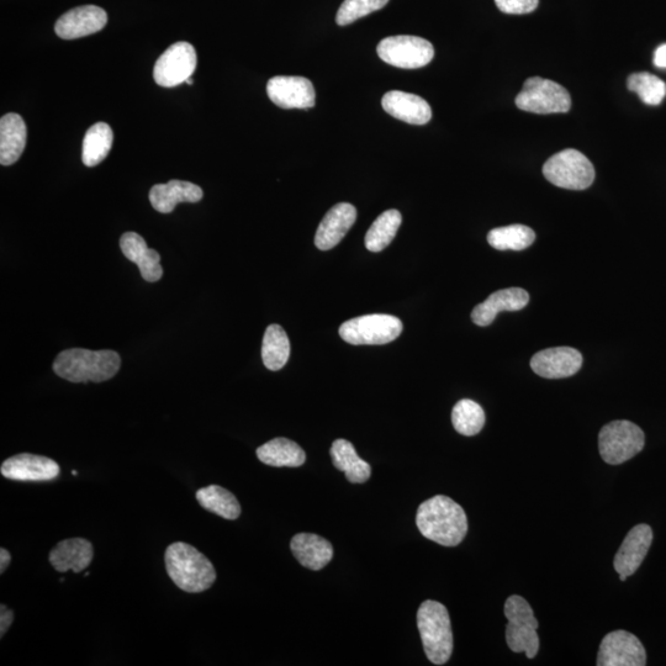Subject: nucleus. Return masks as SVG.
<instances>
[{
    "label": "nucleus",
    "mask_w": 666,
    "mask_h": 666,
    "mask_svg": "<svg viewBox=\"0 0 666 666\" xmlns=\"http://www.w3.org/2000/svg\"><path fill=\"white\" fill-rule=\"evenodd\" d=\"M416 525L421 535L444 547H456L468 533V518L463 507L448 496L437 495L422 502Z\"/></svg>",
    "instance_id": "f257e3e1"
},
{
    "label": "nucleus",
    "mask_w": 666,
    "mask_h": 666,
    "mask_svg": "<svg viewBox=\"0 0 666 666\" xmlns=\"http://www.w3.org/2000/svg\"><path fill=\"white\" fill-rule=\"evenodd\" d=\"M165 562L169 578L189 594L209 590L215 583L213 563L188 543H172L166 549Z\"/></svg>",
    "instance_id": "f03ea898"
},
{
    "label": "nucleus",
    "mask_w": 666,
    "mask_h": 666,
    "mask_svg": "<svg viewBox=\"0 0 666 666\" xmlns=\"http://www.w3.org/2000/svg\"><path fill=\"white\" fill-rule=\"evenodd\" d=\"M121 358L114 351H89L72 348L58 354L54 370L58 377L71 383H102L119 372Z\"/></svg>",
    "instance_id": "7ed1b4c3"
},
{
    "label": "nucleus",
    "mask_w": 666,
    "mask_h": 666,
    "mask_svg": "<svg viewBox=\"0 0 666 666\" xmlns=\"http://www.w3.org/2000/svg\"><path fill=\"white\" fill-rule=\"evenodd\" d=\"M417 627L428 660L436 665L446 664L453 653V632L447 607L441 602L425 601L417 612Z\"/></svg>",
    "instance_id": "20e7f679"
},
{
    "label": "nucleus",
    "mask_w": 666,
    "mask_h": 666,
    "mask_svg": "<svg viewBox=\"0 0 666 666\" xmlns=\"http://www.w3.org/2000/svg\"><path fill=\"white\" fill-rule=\"evenodd\" d=\"M505 616L509 620L506 627L507 646L512 652L535 658L539 650V623L530 604L521 596H511L505 604Z\"/></svg>",
    "instance_id": "39448f33"
},
{
    "label": "nucleus",
    "mask_w": 666,
    "mask_h": 666,
    "mask_svg": "<svg viewBox=\"0 0 666 666\" xmlns=\"http://www.w3.org/2000/svg\"><path fill=\"white\" fill-rule=\"evenodd\" d=\"M543 174L555 187L570 190L588 189L595 181V168L589 158L573 148L549 158Z\"/></svg>",
    "instance_id": "423d86ee"
},
{
    "label": "nucleus",
    "mask_w": 666,
    "mask_h": 666,
    "mask_svg": "<svg viewBox=\"0 0 666 666\" xmlns=\"http://www.w3.org/2000/svg\"><path fill=\"white\" fill-rule=\"evenodd\" d=\"M646 443L644 432L633 422L613 421L601 428L599 451L607 464L618 465L641 453Z\"/></svg>",
    "instance_id": "0eeeda50"
},
{
    "label": "nucleus",
    "mask_w": 666,
    "mask_h": 666,
    "mask_svg": "<svg viewBox=\"0 0 666 666\" xmlns=\"http://www.w3.org/2000/svg\"><path fill=\"white\" fill-rule=\"evenodd\" d=\"M403 332V322L398 317L384 314L366 315L348 320L340 327L343 341L353 346L387 345Z\"/></svg>",
    "instance_id": "6e6552de"
},
{
    "label": "nucleus",
    "mask_w": 666,
    "mask_h": 666,
    "mask_svg": "<svg viewBox=\"0 0 666 666\" xmlns=\"http://www.w3.org/2000/svg\"><path fill=\"white\" fill-rule=\"evenodd\" d=\"M518 109L533 114L568 113L572 108V98L564 87L549 79L532 77L527 79L522 91L516 97Z\"/></svg>",
    "instance_id": "1a4fd4ad"
},
{
    "label": "nucleus",
    "mask_w": 666,
    "mask_h": 666,
    "mask_svg": "<svg viewBox=\"0 0 666 666\" xmlns=\"http://www.w3.org/2000/svg\"><path fill=\"white\" fill-rule=\"evenodd\" d=\"M378 55L388 65L416 70L425 67L435 57L430 41L419 36L399 35L387 37L378 45Z\"/></svg>",
    "instance_id": "9d476101"
},
{
    "label": "nucleus",
    "mask_w": 666,
    "mask_h": 666,
    "mask_svg": "<svg viewBox=\"0 0 666 666\" xmlns=\"http://www.w3.org/2000/svg\"><path fill=\"white\" fill-rule=\"evenodd\" d=\"M198 57L189 42H176L158 58L153 78L158 86L173 88L185 83L197 68Z\"/></svg>",
    "instance_id": "9b49d317"
},
{
    "label": "nucleus",
    "mask_w": 666,
    "mask_h": 666,
    "mask_svg": "<svg viewBox=\"0 0 666 666\" xmlns=\"http://www.w3.org/2000/svg\"><path fill=\"white\" fill-rule=\"evenodd\" d=\"M647 653L634 634L615 631L602 639L597 665L599 666H644Z\"/></svg>",
    "instance_id": "f8f14e48"
},
{
    "label": "nucleus",
    "mask_w": 666,
    "mask_h": 666,
    "mask_svg": "<svg viewBox=\"0 0 666 666\" xmlns=\"http://www.w3.org/2000/svg\"><path fill=\"white\" fill-rule=\"evenodd\" d=\"M267 93L279 108L310 109L315 105V89L308 78L274 77L267 84Z\"/></svg>",
    "instance_id": "ddd939ff"
},
{
    "label": "nucleus",
    "mask_w": 666,
    "mask_h": 666,
    "mask_svg": "<svg viewBox=\"0 0 666 666\" xmlns=\"http://www.w3.org/2000/svg\"><path fill=\"white\" fill-rule=\"evenodd\" d=\"M583 366V356L572 347L548 348L535 354L531 368L539 377L563 379L572 377Z\"/></svg>",
    "instance_id": "4468645a"
},
{
    "label": "nucleus",
    "mask_w": 666,
    "mask_h": 666,
    "mask_svg": "<svg viewBox=\"0 0 666 666\" xmlns=\"http://www.w3.org/2000/svg\"><path fill=\"white\" fill-rule=\"evenodd\" d=\"M107 23L108 15L104 9L95 5H83L63 14L57 20L55 31L63 40H74L99 33Z\"/></svg>",
    "instance_id": "2eb2a0df"
},
{
    "label": "nucleus",
    "mask_w": 666,
    "mask_h": 666,
    "mask_svg": "<svg viewBox=\"0 0 666 666\" xmlns=\"http://www.w3.org/2000/svg\"><path fill=\"white\" fill-rule=\"evenodd\" d=\"M4 478L15 481H51L61 473L60 465L51 458L21 453L2 464Z\"/></svg>",
    "instance_id": "dca6fc26"
},
{
    "label": "nucleus",
    "mask_w": 666,
    "mask_h": 666,
    "mask_svg": "<svg viewBox=\"0 0 666 666\" xmlns=\"http://www.w3.org/2000/svg\"><path fill=\"white\" fill-rule=\"evenodd\" d=\"M652 542L653 531L648 525H638L628 532L621 548L618 549L615 560H613V567L620 574L622 581L636 573L638 568L641 567Z\"/></svg>",
    "instance_id": "f3484780"
},
{
    "label": "nucleus",
    "mask_w": 666,
    "mask_h": 666,
    "mask_svg": "<svg viewBox=\"0 0 666 666\" xmlns=\"http://www.w3.org/2000/svg\"><path fill=\"white\" fill-rule=\"evenodd\" d=\"M357 220V210L352 204L340 203L326 214L315 236V245L321 251H329L343 240Z\"/></svg>",
    "instance_id": "a211bd4d"
},
{
    "label": "nucleus",
    "mask_w": 666,
    "mask_h": 666,
    "mask_svg": "<svg viewBox=\"0 0 666 666\" xmlns=\"http://www.w3.org/2000/svg\"><path fill=\"white\" fill-rule=\"evenodd\" d=\"M530 295L525 289H502L489 296L473 310L472 320L475 325L485 327L493 324L501 311H520L526 308Z\"/></svg>",
    "instance_id": "6ab92c4d"
},
{
    "label": "nucleus",
    "mask_w": 666,
    "mask_h": 666,
    "mask_svg": "<svg viewBox=\"0 0 666 666\" xmlns=\"http://www.w3.org/2000/svg\"><path fill=\"white\" fill-rule=\"evenodd\" d=\"M120 248L124 256L139 267L141 276L146 282L155 283L162 278L160 253L148 248L144 237L136 232H126L121 236Z\"/></svg>",
    "instance_id": "aec40b11"
},
{
    "label": "nucleus",
    "mask_w": 666,
    "mask_h": 666,
    "mask_svg": "<svg viewBox=\"0 0 666 666\" xmlns=\"http://www.w3.org/2000/svg\"><path fill=\"white\" fill-rule=\"evenodd\" d=\"M94 558L93 544L84 538L65 539L50 553V563L58 573H82Z\"/></svg>",
    "instance_id": "412c9836"
},
{
    "label": "nucleus",
    "mask_w": 666,
    "mask_h": 666,
    "mask_svg": "<svg viewBox=\"0 0 666 666\" xmlns=\"http://www.w3.org/2000/svg\"><path fill=\"white\" fill-rule=\"evenodd\" d=\"M382 104L389 115L407 124L425 125L432 118L430 104L419 95L393 91L384 95Z\"/></svg>",
    "instance_id": "4be33fe9"
},
{
    "label": "nucleus",
    "mask_w": 666,
    "mask_h": 666,
    "mask_svg": "<svg viewBox=\"0 0 666 666\" xmlns=\"http://www.w3.org/2000/svg\"><path fill=\"white\" fill-rule=\"evenodd\" d=\"M204 197L203 189L185 181L156 184L150 192V202L158 213L169 214L179 203H198Z\"/></svg>",
    "instance_id": "5701e85b"
},
{
    "label": "nucleus",
    "mask_w": 666,
    "mask_h": 666,
    "mask_svg": "<svg viewBox=\"0 0 666 666\" xmlns=\"http://www.w3.org/2000/svg\"><path fill=\"white\" fill-rule=\"evenodd\" d=\"M290 548L303 567L315 572L324 569L333 558L332 544L314 533H298L290 542Z\"/></svg>",
    "instance_id": "b1692460"
},
{
    "label": "nucleus",
    "mask_w": 666,
    "mask_h": 666,
    "mask_svg": "<svg viewBox=\"0 0 666 666\" xmlns=\"http://www.w3.org/2000/svg\"><path fill=\"white\" fill-rule=\"evenodd\" d=\"M25 146V121L19 114H5L0 120V163L13 165L23 155Z\"/></svg>",
    "instance_id": "393cba45"
},
{
    "label": "nucleus",
    "mask_w": 666,
    "mask_h": 666,
    "mask_svg": "<svg viewBox=\"0 0 666 666\" xmlns=\"http://www.w3.org/2000/svg\"><path fill=\"white\" fill-rule=\"evenodd\" d=\"M257 457L263 464L276 468H298L306 461V454L298 443L288 438H274L257 449Z\"/></svg>",
    "instance_id": "a878e982"
},
{
    "label": "nucleus",
    "mask_w": 666,
    "mask_h": 666,
    "mask_svg": "<svg viewBox=\"0 0 666 666\" xmlns=\"http://www.w3.org/2000/svg\"><path fill=\"white\" fill-rule=\"evenodd\" d=\"M331 458L333 465L346 474L348 481L353 484H363L372 475V468L367 462L358 457L356 448L346 440H336L332 443Z\"/></svg>",
    "instance_id": "bb28decb"
},
{
    "label": "nucleus",
    "mask_w": 666,
    "mask_h": 666,
    "mask_svg": "<svg viewBox=\"0 0 666 666\" xmlns=\"http://www.w3.org/2000/svg\"><path fill=\"white\" fill-rule=\"evenodd\" d=\"M197 498L203 509L213 512L225 520H237L241 515V506L231 491L219 485H210L197 491Z\"/></svg>",
    "instance_id": "cd10ccee"
},
{
    "label": "nucleus",
    "mask_w": 666,
    "mask_h": 666,
    "mask_svg": "<svg viewBox=\"0 0 666 666\" xmlns=\"http://www.w3.org/2000/svg\"><path fill=\"white\" fill-rule=\"evenodd\" d=\"M114 134L107 123H97L87 131L83 140L82 160L87 167L98 166L113 147Z\"/></svg>",
    "instance_id": "c85d7f7f"
},
{
    "label": "nucleus",
    "mask_w": 666,
    "mask_h": 666,
    "mask_svg": "<svg viewBox=\"0 0 666 666\" xmlns=\"http://www.w3.org/2000/svg\"><path fill=\"white\" fill-rule=\"evenodd\" d=\"M290 357V342L282 326L267 327L263 337L262 358L266 368L277 372L285 367Z\"/></svg>",
    "instance_id": "c756f323"
},
{
    "label": "nucleus",
    "mask_w": 666,
    "mask_h": 666,
    "mask_svg": "<svg viewBox=\"0 0 666 666\" xmlns=\"http://www.w3.org/2000/svg\"><path fill=\"white\" fill-rule=\"evenodd\" d=\"M403 216L398 210H388L373 222L366 235V247L370 252L378 253L387 248L395 239L396 232L400 229Z\"/></svg>",
    "instance_id": "7c9ffc66"
},
{
    "label": "nucleus",
    "mask_w": 666,
    "mask_h": 666,
    "mask_svg": "<svg viewBox=\"0 0 666 666\" xmlns=\"http://www.w3.org/2000/svg\"><path fill=\"white\" fill-rule=\"evenodd\" d=\"M535 231L525 225L499 227L489 232L488 242L499 251H523L533 245Z\"/></svg>",
    "instance_id": "2f4dec72"
},
{
    "label": "nucleus",
    "mask_w": 666,
    "mask_h": 666,
    "mask_svg": "<svg viewBox=\"0 0 666 666\" xmlns=\"http://www.w3.org/2000/svg\"><path fill=\"white\" fill-rule=\"evenodd\" d=\"M454 428L463 436H475L483 430L485 425V412L483 407L473 400L458 401L452 411Z\"/></svg>",
    "instance_id": "473e14b6"
},
{
    "label": "nucleus",
    "mask_w": 666,
    "mask_h": 666,
    "mask_svg": "<svg viewBox=\"0 0 666 666\" xmlns=\"http://www.w3.org/2000/svg\"><path fill=\"white\" fill-rule=\"evenodd\" d=\"M627 87L629 91L637 93L647 105H659L666 95V84L662 79L647 72L631 74Z\"/></svg>",
    "instance_id": "72a5a7b5"
},
{
    "label": "nucleus",
    "mask_w": 666,
    "mask_h": 666,
    "mask_svg": "<svg viewBox=\"0 0 666 666\" xmlns=\"http://www.w3.org/2000/svg\"><path fill=\"white\" fill-rule=\"evenodd\" d=\"M389 0H345L336 15V23L346 26L383 9Z\"/></svg>",
    "instance_id": "f704fd0d"
},
{
    "label": "nucleus",
    "mask_w": 666,
    "mask_h": 666,
    "mask_svg": "<svg viewBox=\"0 0 666 666\" xmlns=\"http://www.w3.org/2000/svg\"><path fill=\"white\" fill-rule=\"evenodd\" d=\"M495 4L502 13L522 15L535 12L539 0H495Z\"/></svg>",
    "instance_id": "c9c22d12"
},
{
    "label": "nucleus",
    "mask_w": 666,
    "mask_h": 666,
    "mask_svg": "<svg viewBox=\"0 0 666 666\" xmlns=\"http://www.w3.org/2000/svg\"><path fill=\"white\" fill-rule=\"evenodd\" d=\"M14 612L4 604L0 605V638L5 636L10 626L13 625Z\"/></svg>",
    "instance_id": "e433bc0d"
},
{
    "label": "nucleus",
    "mask_w": 666,
    "mask_h": 666,
    "mask_svg": "<svg viewBox=\"0 0 666 666\" xmlns=\"http://www.w3.org/2000/svg\"><path fill=\"white\" fill-rule=\"evenodd\" d=\"M654 65L658 68H666V44L659 46L655 51Z\"/></svg>",
    "instance_id": "4c0bfd02"
},
{
    "label": "nucleus",
    "mask_w": 666,
    "mask_h": 666,
    "mask_svg": "<svg viewBox=\"0 0 666 666\" xmlns=\"http://www.w3.org/2000/svg\"><path fill=\"white\" fill-rule=\"evenodd\" d=\"M10 562H12V555H10L7 549H0V574L5 573V570L8 569Z\"/></svg>",
    "instance_id": "58836bf2"
},
{
    "label": "nucleus",
    "mask_w": 666,
    "mask_h": 666,
    "mask_svg": "<svg viewBox=\"0 0 666 666\" xmlns=\"http://www.w3.org/2000/svg\"><path fill=\"white\" fill-rule=\"evenodd\" d=\"M185 83H188L189 86H192V84L194 83V81H193L192 77H190V78L187 79V81H185Z\"/></svg>",
    "instance_id": "ea45409f"
}]
</instances>
